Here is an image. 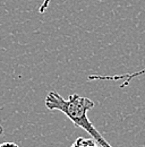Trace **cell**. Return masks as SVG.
Returning a JSON list of instances; mask_svg holds the SVG:
<instances>
[{
    "label": "cell",
    "mask_w": 145,
    "mask_h": 147,
    "mask_svg": "<svg viewBox=\"0 0 145 147\" xmlns=\"http://www.w3.org/2000/svg\"><path fill=\"white\" fill-rule=\"evenodd\" d=\"M94 105L95 104L92 100L79 96L78 94H72L65 98L57 92H50L45 98V107L49 110L62 112L75 126L84 129L92 139L96 142L99 147H112L91 123L87 117V112L93 109Z\"/></svg>",
    "instance_id": "cell-1"
},
{
    "label": "cell",
    "mask_w": 145,
    "mask_h": 147,
    "mask_svg": "<svg viewBox=\"0 0 145 147\" xmlns=\"http://www.w3.org/2000/svg\"><path fill=\"white\" fill-rule=\"evenodd\" d=\"M144 73H145V68L143 70H141V71L135 74H125V75H116V76H99V75H96V80H118V79H126L125 83H123L120 85V87H125V86H127L129 84V82L133 78H135V77H137V76H140V75H142V74Z\"/></svg>",
    "instance_id": "cell-2"
},
{
    "label": "cell",
    "mask_w": 145,
    "mask_h": 147,
    "mask_svg": "<svg viewBox=\"0 0 145 147\" xmlns=\"http://www.w3.org/2000/svg\"><path fill=\"white\" fill-rule=\"evenodd\" d=\"M76 140L82 145V147H99V145L96 144V142H95L94 139H92V138L89 139V138L78 137Z\"/></svg>",
    "instance_id": "cell-3"
},
{
    "label": "cell",
    "mask_w": 145,
    "mask_h": 147,
    "mask_svg": "<svg viewBox=\"0 0 145 147\" xmlns=\"http://www.w3.org/2000/svg\"><path fill=\"white\" fill-rule=\"evenodd\" d=\"M50 2H51V0H43L42 5L39 7V13H40V14H43V13L48 9V7H49Z\"/></svg>",
    "instance_id": "cell-4"
},
{
    "label": "cell",
    "mask_w": 145,
    "mask_h": 147,
    "mask_svg": "<svg viewBox=\"0 0 145 147\" xmlns=\"http://www.w3.org/2000/svg\"><path fill=\"white\" fill-rule=\"evenodd\" d=\"M0 147H18L16 144H13V143H5V144H1Z\"/></svg>",
    "instance_id": "cell-5"
},
{
    "label": "cell",
    "mask_w": 145,
    "mask_h": 147,
    "mask_svg": "<svg viewBox=\"0 0 145 147\" xmlns=\"http://www.w3.org/2000/svg\"><path fill=\"white\" fill-rule=\"evenodd\" d=\"M70 147H82V145H81V144H79L77 140H75V143H74V144H72Z\"/></svg>",
    "instance_id": "cell-6"
}]
</instances>
